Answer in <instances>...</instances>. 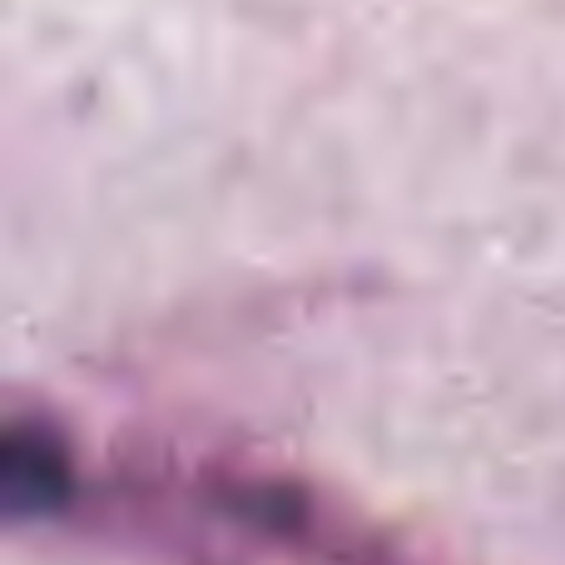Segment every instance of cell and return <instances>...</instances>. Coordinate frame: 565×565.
<instances>
[{"instance_id": "cell-1", "label": "cell", "mask_w": 565, "mask_h": 565, "mask_svg": "<svg viewBox=\"0 0 565 565\" xmlns=\"http://www.w3.org/2000/svg\"><path fill=\"white\" fill-rule=\"evenodd\" d=\"M0 487L15 516H45L70 497L65 451L35 427H10L0 447Z\"/></svg>"}]
</instances>
